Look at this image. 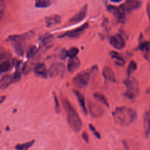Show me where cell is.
<instances>
[{
    "label": "cell",
    "instance_id": "26",
    "mask_svg": "<svg viewBox=\"0 0 150 150\" xmlns=\"http://www.w3.org/2000/svg\"><path fill=\"white\" fill-rule=\"evenodd\" d=\"M137 63L134 60H131L128 66V68L127 70L128 76H130L131 74H132L137 70Z\"/></svg>",
    "mask_w": 150,
    "mask_h": 150
},
{
    "label": "cell",
    "instance_id": "2",
    "mask_svg": "<svg viewBox=\"0 0 150 150\" xmlns=\"http://www.w3.org/2000/svg\"><path fill=\"white\" fill-rule=\"evenodd\" d=\"M62 104L67 111V122L70 127L75 132L80 131L82 127V122L76 110L66 98L62 99Z\"/></svg>",
    "mask_w": 150,
    "mask_h": 150
},
{
    "label": "cell",
    "instance_id": "15",
    "mask_svg": "<svg viewBox=\"0 0 150 150\" xmlns=\"http://www.w3.org/2000/svg\"><path fill=\"white\" fill-rule=\"evenodd\" d=\"M80 66V61L78 57H73L69 59L67 63V70L70 73L76 71Z\"/></svg>",
    "mask_w": 150,
    "mask_h": 150
},
{
    "label": "cell",
    "instance_id": "9",
    "mask_svg": "<svg viewBox=\"0 0 150 150\" xmlns=\"http://www.w3.org/2000/svg\"><path fill=\"white\" fill-rule=\"evenodd\" d=\"M109 42L110 45L112 47L118 50L122 49L125 46V40L124 39L122 36L119 33H117L115 36H111Z\"/></svg>",
    "mask_w": 150,
    "mask_h": 150
},
{
    "label": "cell",
    "instance_id": "29",
    "mask_svg": "<svg viewBox=\"0 0 150 150\" xmlns=\"http://www.w3.org/2000/svg\"><path fill=\"white\" fill-rule=\"evenodd\" d=\"M139 49L143 52L148 53L149 51V42H142L139 46Z\"/></svg>",
    "mask_w": 150,
    "mask_h": 150
},
{
    "label": "cell",
    "instance_id": "1",
    "mask_svg": "<svg viewBox=\"0 0 150 150\" xmlns=\"http://www.w3.org/2000/svg\"><path fill=\"white\" fill-rule=\"evenodd\" d=\"M112 116L118 125L126 127L136 120L137 114L134 109L122 106L117 107L112 112Z\"/></svg>",
    "mask_w": 150,
    "mask_h": 150
},
{
    "label": "cell",
    "instance_id": "24",
    "mask_svg": "<svg viewBox=\"0 0 150 150\" xmlns=\"http://www.w3.org/2000/svg\"><path fill=\"white\" fill-rule=\"evenodd\" d=\"M13 47L15 53L19 56L23 55V49L21 43V42H13Z\"/></svg>",
    "mask_w": 150,
    "mask_h": 150
},
{
    "label": "cell",
    "instance_id": "31",
    "mask_svg": "<svg viewBox=\"0 0 150 150\" xmlns=\"http://www.w3.org/2000/svg\"><path fill=\"white\" fill-rule=\"evenodd\" d=\"M53 97H54V108L56 112L59 113L60 112V104L59 102V100L57 98V97L56 96V94L53 93Z\"/></svg>",
    "mask_w": 150,
    "mask_h": 150
},
{
    "label": "cell",
    "instance_id": "28",
    "mask_svg": "<svg viewBox=\"0 0 150 150\" xmlns=\"http://www.w3.org/2000/svg\"><path fill=\"white\" fill-rule=\"evenodd\" d=\"M79 52V49L76 47H72L66 51V57L70 58L76 57Z\"/></svg>",
    "mask_w": 150,
    "mask_h": 150
},
{
    "label": "cell",
    "instance_id": "30",
    "mask_svg": "<svg viewBox=\"0 0 150 150\" xmlns=\"http://www.w3.org/2000/svg\"><path fill=\"white\" fill-rule=\"evenodd\" d=\"M37 52H38V49H37V47L35 46H31L29 49V50H28V51L27 52V54H26L27 57L28 59H30V58L33 57L36 54Z\"/></svg>",
    "mask_w": 150,
    "mask_h": 150
},
{
    "label": "cell",
    "instance_id": "33",
    "mask_svg": "<svg viewBox=\"0 0 150 150\" xmlns=\"http://www.w3.org/2000/svg\"><path fill=\"white\" fill-rule=\"evenodd\" d=\"M89 128H90V129H91V131L94 133V135H95L97 138H100L101 136H100V133L96 131V128H94V127L91 124H89Z\"/></svg>",
    "mask_w": 150,
    "mask_h": 150
},
{
    "label": "cell",
    "instance_id": "7",
    "mask_svg": "<svg viewBox=\"0 0 150 150\" xmlns=\"http://www.w3.org/2000/svg\"><path fill=\"white\" fill-rule=\"evenodd\" d=\"M40 40L41 49L44 51H46L52 47L54 42V36L52 35L47 33L42 35V36L40 37Z\"/></svg>",
    "mask_w": 150,
    "mask_h": 150
},
{
    "label": "cell",
    "instance_id": "18",
    "mask_svg": "<svg viewBox=\"0 0 150 150\" xmlns=\"http://www.w3.org/2000/svg\"><path fill=\"white\" fill-rule=\"evenodd\" d=\"M149 111L147 110L145 112L144 115V120H143V126H144V131L145 137L147 138L149 137Z\"/></svg>",
    "mask_w": 150,
    "mask_h": 150
},
{
    "label": "cell",
    "instance_id": "36",
    "mask_svg": "<svg viewBox=\"0 0 150 150\" xmlns=\"http://www.w3.org/2000/svg\"><path fill=\"white\" fill-rule=\"evenodd\" d=\"M146 11H147V15L148 16H149V4H148L147 5V8H146Z\"/></svg>",
    "mask_w": 150,
    "mask_h": 150
},
{
    "label": "cell",
    "instance_id": "21",
    "mask_svg": "<svg viewBox=\"0 0 150 150\" xmlns=\"http://www.w3.org/2000/svg\"><path fill=\"white\" fill-rule=\"evenodd\" d=\"M111 57L115 60V62L116 64L119 66H122L125 63V61L124 59L120 56V54L115 51H111L110 53Z\"/></svg>",
    "mask_w": 150,
    "mask_h": 150
},
{
    "label": "cell",
    "instance_id": "5",
    "mask_svg": "<svg viewBox=\"0 0 150 150\" xmlns=\"http://www.w3.org/2000/svg\"><path fill=\"white\" fill-rule=\"evenodd\" d=\"M89 25L88 23H85L84 24L81 25L80 26L75 28L74 29L69 30L66 32L62 35L58 36L59 38H76L80 36L86 29H87Z\"/></svg>",
    "mask_w": 150,
    "mask_h": 150
},
{
    "label": "cell",
    "instance_id": "17",
    "mask_svg": "<svg viewBox=\"0 0 150 150\" xmlns=\"http://www.w3.org/2000/svg\"><path fill=\"white\" fill-rule=\"evenodd\" d=\"M102 73H103L104 77L106 80L110 81L111 82H113V83L116 82V79H115L114 73L113 70L110 67L105 66L103 69Z\"/></svg>",
    "mask_w": 150,
    "mask_h": 150
},
{
    "label": "cell",
    "instance_id": "27",
    "mask_svg": "<svg viewBox=\"0 0 150 150\" xmlns=\"http://www.w3.org/2000/svg\"><path fill=\"white\" fill-rule=\"evenodd\" d=\"M11 63L8 60H4L0 63V73H4L9 70Z\"/></svg>",
    "mask_w": 150,
    "mask_h": 150
},
{
    "label": "cell",
    "instance_id": "13",
    "mask_svg": "<svg viewBox=\"0 0 150 150\" xmlns=\"http://www.w3.org/2000/svg\"><path fill=\"white\" fill-rule=\"evenodd\" d=\"M45 23L47 27L50 28L55 25H59L61 22V17L60 15L57 14L51 15L46 16L45 18Z\"/></svg>",
    "mask_w": 150,
    "mask_h": 150
},
{
    "label": "cell",
    "instance_id": "11",
    "mask_svg": "<svg viewBox=\"0 0 150 150\" xmlns=\"http://www.w3.org/2000/svg\"><path fill=\"white\" fill-rule=\"evenodd\" d=\"M87 9H88L87 5H84L76 15H74L72 18H70L69 21L70 23L74 24V23H77L82 21L86 16Z\"/></svg>",
    "mask_w": 150,
    "mask_h": 150
},
{
    "label": "cell",
    "instance_id": "32",
    "mask_svg": "<svg viewBox=\"0 0 150 150\" xmlns=\"http://www.w3.org/2000/svg\"><path fill=\"white\" fill-rule=\"evenodd\" d=\"M21 77V73L19 71H16L15 72V73L12 76V83H16L18 82Z\"/></svg>",
    "mask_w": 150,
    "mask_h": 150
},
{
    "label": "cell",
    "instance_id": "10",
    "mask_svg": "<svg viewBox=\"0 0 150 150\" xmlns=\"http://www.w3.org/2000/svg\"><path fill=\"white\" fill-rule=\"evenodd\" d=\"M107 11L114 15L119 22L124 23L125 22V13L121 10L120 7H117L114 5H108L107 7Z\"/></svg>",
    "mask_w": 150,
    "mask_h": 150
},
{
    "label": "cell",
    "instance_id": "25",
    "mask_svg": "<svg viewBox=\"0 0 150 150\" xmlns=\"http://www.w3.org/2000/svg\"><path fill=\"white\" fill-rule=\"evenodd\" d=\"M34 142H35V141L32 140L29 142H28L24 144H17L15 146V149L16 150H28V149L33 145Z\"/></svg>",
    "mask_w": 150,
    "mask_h": 150
},
{
    "label": "cell",
    "instance_id": "4",
    "mask_svg": "<svg viewBox=\"0 0 150 150\" xmlns=\"http://www.w3.org/2000/svg\"><path fill=\"white\" fill-rule=\"evenodd\" d=\"M90 73L87 71H81L78 73L73 79V84L79 88L86 87L89 82Z\"/></svg>",
    "mask_w": 150,
    "mask_h": 150
},
{
    "label": "cell",
    "instance_id": "14",
    "mask_svg": "<svg viewBox=\"0 0 150 150\" xmlns=\"http://www.w3.org/2000/svg\"><path fill=\"white\" fill-rule=\"evenodd\" d=\"M88 108L91 115L95 117H100L103 114L104 111L102 107L94 103H93L91 101L89 102Z\"/></svg>",
    "mask_w": 150,
    "mask_h": 150
},
{
    "label": "cell",
    "instance_id": "3",
    "mask_svg": "<svg viewBox=\"0 0 150 150\" xmlns=\"http://www.w3.org/2000/svg\"><path fill=\"white\" fill-rule=\"evenodd\" d=\"M123 83L127 88L124 96L129 99L135 98L138 95L139 91V84L137 80L133 77L128 76V77L124 80Z\"/></svg>",
    "mask_w": 150,
    "mask_h": 150
},
{
    "label": "cell",
    "instance_id": "35",
    "mask_svg": "<svg viewBox=\"0 0 150 150\" xmlns=\"http://www.w3.org/2000/svg\"><path fill=\"white\" fill-rule=\"evenodd\" d=\"M5 99V96H1L0 97V104H2L4 101Z\"/></svg>",
    "mask_w": 150,
    "mask_h": 150
},
{
    "label": "cell",
    "instance_id": "16",
    "mask_svg": "<svg viewBox=\"0 0 150 150\" xmlns=\"http://www.w3.org/2000/svg\"><path fill=\"white\" fill-rule=\"evenodd\" d=\"M33 71L36 74L42 77H46L47 76V69L45 64L43 63H37L33 68Z\"/></svg>",
    "mask_w": 150,
    "mask_h": 150
},
{
    "label": "cell",
    "instance_id": "12",
    "mask_svg": "<svg viewBox=\"0 0 150 150\" xmlns=\"http://www.w3.org/2000/svg\"><path fill=\"white\" fill-rule=\"evenodd\" d=\"M33 35V32L32 31H29L21 35H13L9 36L6 39L8 42H22L31 38Z\"/></svg>",
    "mask_w": 150,
    "mask_h": 150
},
{
    "label": "cell",
    "instance_id": "22",
    "mask_svg": "<svg viewBox=\"0 0 150 150\" xmlns=\"http://www.w3.org/2000/svg\"><path fill=\"white\" fill-rule=\"evenodd\" d=\"M52 5L50 0H35V5L38 8H46Z\"/></svg>",
    "mask_w": 150,
    "mask_h": 150
},
{
    "label": "cell",
    "instance_id": "6",
    "mask_svg": "<svg viewBox=\"0 0 150 150\" xmlns=\"http://www.w3.org/2000/svg\"><path fill=\"white\" fill-rule=\"evenodd\" d=\"M141 3L138 0H127L122 5H120L119 7L121 10L125 13L126 12H130L132 11L138 9L140 8Z\"/></svg>",
    "mask_w": 150,
    "mask_h": 150
},
{
    "label": "cell",
    "instance_id": "19",
    "mask_svg": "<svg viewBox=\"0 0 150 150\" xmlns=\"http://www.w3.org/2000/svg\"><path fill=\"white\" fill-rule=\"evenodd\" d=\"M73 92H74V94L76 96L78 102L79 103V105H80V107L81 108V109L83 110L84 113H85V114H87V110L86 107L85 98H84V96H83V94L81 93H80L79 91H78L77 90H73Z\"/></svg>",
    "mask_w": 150,
    "mask_h": 150
},
{
    "label": "cell",
    "instance_id": "34",
    "mask_svg": "<svg viewBox=\"0 0 150 150\" xmlns=\"http://www.w3.org/2000/svg\"><path fill=\"white\" fill-rule=\"evenodd\" d=\"M82 138L87 143H88L89 140H88V135H87V132H83V134H82Z\"/></svg>",
    "mask_w": 150,
    "mask_h": 150
},
{
    "label": "cell",
    "instance_id": "23",
    "mask_svg": "<svg viewBox=\"0 0 150 150\" xmlns=\"http://www.w3.org/2000/svg\"><path fill=\"white\" fill-rule=\"evenodd\" d=\"M94 97L100 102H101L102 104H103L104 105L107 107H109V103L106 98V97L104 96V95L101 93L99 92H96L93 94Z\"/></svg>",
    "mask_w": 150,
    "mask_h": 150
},
{
    "label": "cell",
    "instance_id": "20",
    "mask_svg": "<svg viewBox=\"0 0 150 150\" xmlns=\"http://www.w3.org/2000/svg\"><path fill=\"white\" fill-rule=\"evenodd\" d=\"M12 83V78L11 75H5L0 80V88H6Z\"/></svg>",
    "mask_w": 150,
    "mask_h": 150
},
{
    "label": "cell",
    "instance_id": "8",
    "mask_svg": "<svg viewBox=\"0 0 150 150\" xmlns=\"http://www.w3.org/2000/svg\"><path fill=\"white\" fill-rule=\"evenodd\" d=\"M64 65L60 62H56L53 63L49 68V73L51 77H56L62 75L64 71Z\"/></svg>",
    "mask_w": 150,
    "mask_h": 150
},
{
    "label": "cell",
    "instance_id": "37",
    "mask_svg": "<svg viewBox=\"0 0 150 150\" xmlns=\"http://www.w3.org/2000/svg\"><path fill=\"white\" fill-rule=\"evenodd\" d=\"M122 1V0H111V2H114V3H118V2H120Z\"/></svg>",
    "mask_w": 150,
    "mask_h": 150
}]
</instances>
